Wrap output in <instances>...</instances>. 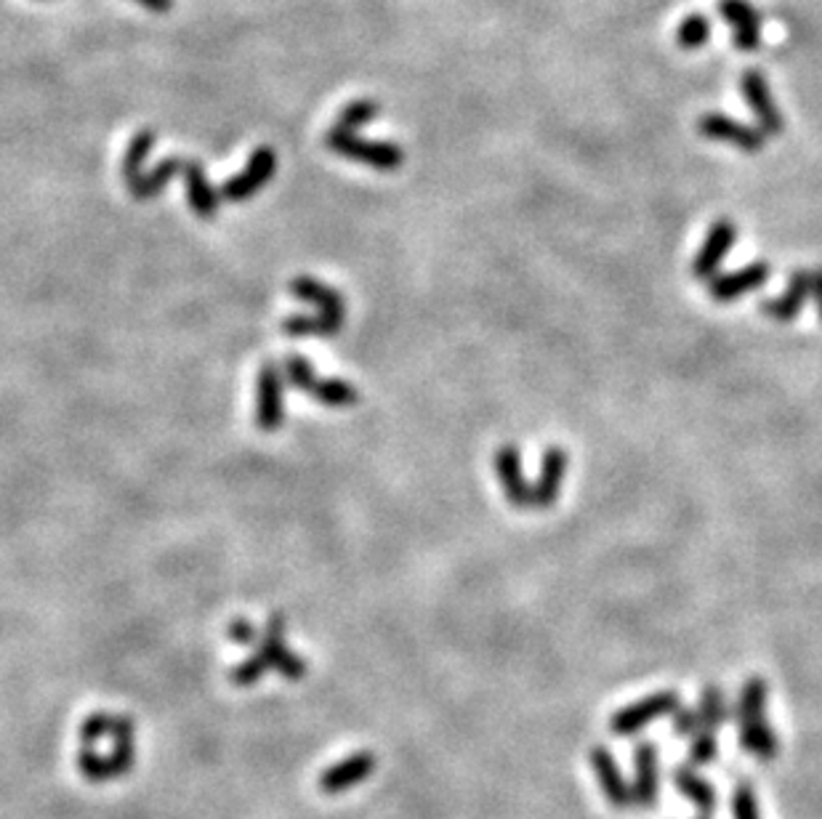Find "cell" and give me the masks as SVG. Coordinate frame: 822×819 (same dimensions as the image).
Wrapping results in <instances>:
<instances>
[{
  "label": "cell",
  "instance_id": "cell-1",
  "mask_svg": "<svg viewBox=\"0 0 822 819\" xmlns=\"http://www.w3.org/2000/svg\"><path fill=\"white\" fill-rule=\"evenodd\" d=\"M767 697H769L767 681L753 676L746 681L735 707L737 737H740L742 750H746L748 756H753L756 762H772V758H778L780 748L778 737H774L767 718Z\"/></svg>",
  "mask_w": 822,
  "mask_h": 819
},
{
  "label": "cell",
  "instance_id": "cell-2",
  "mask_svg": "<svg viewBox=\"0 0 822 819\" xmlns=\"http://www.w3.org/2000/svg\"><path fill=\"white\" fill-rule=\"evenodd\" d=\"M325 144L333 149V153L349 157V160H360L365 166L373 168H400L404 162V153L397 144H387V141H365L355 130H347L341 126H333L325 136Z\"/></svg>",
  "mask_w": 822,
  "mask_h": 819
},
{
  "label": "cell",
  "instance_id": "cell-3",
  "mask_svg": "<svg viewBox=\"0 0 822 819\" xmlns=\"http://www.w3.org/2000/svg\"><path fill=\"white\" fill-rule=\"evenodd\" d=\"M678 705H682V697H678V692L674 690L647 694V697L639 700V703H631L621 707L618 713H612L610 732L615 737H634L644 729V726L652 724V721L671 716Z\"/></svg>",
  "mask_w": 822,
  "mask_h": 819
},
{
  "label": "cell",
  "instance_id": "cell-4",
  "mask_svg": "<svg viewBox=\"0 0 822 819\" xmlns=\"http://www.w3.org/2000/svg\"><path fill=\"white\" fill-rule=\"evenodd\" d=\"M697 130L703 139L729 144V147L742 149V153H761L767 147L769 136L761 128L746 126V123L735 120V117L724 113H706L697 120Z\"/></svg>",
  "mask_w": 822,
  "mask_h": 819
},
{
  "label": "cell",
  "instance_id": "cell-5",
  "mask_svg": "<svg viewBox=\"0 0 822 819\" xmlns=\"http://www.w3.org/2000/svg\"><path fill=\"white\" fill-rule=\"evenodd\" d=\"M740 94L742 99L748 102V107L753 109L756 120H759V128L765 130L767 136H780L786 130V117L778 109V102H774L772 91H769V81L765 72L759 70H746L740 77Z\"/></svg>",
  "mask_w": 822,
  "mask_h": 819
},
{
  "label": "cell",
  "instance_id": "cell-6",
  "mask_svg": "<svg viewBox=\"0 0 822 819\" xmlns=\"http://www.w3.org/2000/svg\"><path fill=\"white\" fill-rule=\"evenodd\" d=\"M769 277H772V266L767 261H753V264L737 269V272L716 274L708 283V296L716 304H733L740 296H748V293L765 287Z\"/></svg>",
  "mask_w": 822,
  "mask_h": 819
},
{
  "label": "cell",
  "instance_id": "cell-7",
  "mask_svg": "<svg viewBox=\"0 0 822 819\" xmlns=\"http://www.w3.org/2000/svg\"><path fill=\"white\" fill-rule=\"evenodd\" d=\"M719 14L733 28L735 51L753 54L761 49V17L750 0H719Z\"/></svg>",
  "mask_w": 822,
  "mask_h": 819
},
{
  "label": "cell",
  "instance_id": "cell-8",
  "mask_svg": "<svg viewBox=\"0 0 822 819\" xmlns=\"http://www.w3.org/2000/svg\"><path fill=\"white\" fill-rule=\"evenodd\" d=\"M735 240H737V227L733 224V221L716 219L708 229L706 242H703V248L697 251L695 261H693V277L714 280L716 272H719V266L724 264V259H727L729 251H733Z\"/></svg>",
  "mask_w": 822,
  "mask_h": 819
},
{
  "label": "cell",
  "instance_id": "cell-9",
  "mask_svg": "<svg viewBox=\"0 0 822 819\" xmlns=\"http://www.w3.org/2000/svg\"><path fill=\"white\" fill-rule=\"evenodd\" d=\"M661 796V753H657L655 743H642L634 748V785H631V798L642 809L657 804Z\"/></svg>",
  "mask_w": 822,
  "mask_h": 819
},
{
  "label": "cell",
  "instance_id": "cell-10",
  "mask_svg": "<svg viewBox=\"0 0 822 819\" xmlns=\"http://www.w3.org/2000/svg\"><path fill=\"white\" fill-rule=\"evenodd\" d=\"M495 474L504 487L506 501L517 508H533V484L521 471V458L517 444H504L495 455Z\"/></svg>",
  "mask_w": 822,
  "mask_h": 819
},
{
  "label": "cell",
  "instance_id": "cell-11",
  "mask_svg": "<svg viewBox=\"0 0 822 819\" xmlns=\"http://www.w3.org/2000/svg\"><path fill=\"white\" fill-rule=\"evenodd\" d=\"M807 296H812V269H795L788 280L786 293L761 301L759 309L774 323H791L804 309Z\"/></svg>",
  "mask_w": 822,
  "mask_h": 819
},
{
  "label": "cell",
  "instance_id": "cell-12",
  "mask_svg": "<svg viewBox=\"0 0 822 819\" xmlns=\"http://www.w3.org/2000/svg\"><path fill=\"white\" fill-rule=\"evenodd\" d=\"M274 168H277V155H274L270 147H259L256 153L251 155V160H247V168L243 174L234 176L232 181H226V185L221 187V198L232 202L247 200L253 192H259V189L270 181Z\"/></svg>",
  "mask_w": 822,
  "mask_h": 819
},
{
  "label": "cell",
  "instance_id": "cell-13",
  "mask_svg": "<svg viewBox=\"0 0 822 819\" xmlns=\"http://www.w3.org/2000/svg\"><path fill=\"white\" fill-rule=\"evenodd\" d=\"M591 769L593 775H597L599 785H602L607 801H610L612 806H618V809H625V806L634 804V798H631V785L625 783L621 766H618L615 756H612L610 750L604 748V745H597V748H591Z\"/></svg>",
  "mask_w": 822,
  "mask_h": 819
},
{
  "label": "cell",
  "instance_id": "cell-14",
  "mask_svg": "<svg viewBox=\"0 0 822 819\" xmlns=\"http://www.w3.org/2000/svg\"><path fill=\"white\" fill-rule=\"evenodd\" d=\"M567 471V452L554 444L546 448L544 461H540V474L533 482V508H551L557 503L559 490H562Z\"/></svg>",
  "mask_w": 822,
  "mask_h": 819
},
{
  "label": "cell",
  "instance_id": "cell-15",
  "mask_svg": "<svg viewBox=\"0 0 822 819\" xmlns=\"http://www.w3.org/2000/svg\"><path fill=\"white\" fill-rule=\"evenodd\" d=\"M373 769H376L373 753L368 750L351 753L349 758H344L341 764H333L330 769L319 777V788L330 792V796H336V792H344L355 788V785L365 783V779L373 775Z\"/></svg>",
  "mask_w": 822,
  "mask_h": 819
},
{
  "label": "cell",
  "instance_id": "cell-16",
  "mask_svg": "<svg viewBox=\"0 0 822 819\" xmlns=\"http://www.w3.org/2000/svg\"><path fill=\"white\" fill-rule=\"evenodd\" d=\"M259 658L264 660L270 668H277L285 679H302L304 676V660L296 658L283 641V618H272L270 620V631H266L264 644H261Z\"/></svg>",
  "mask_w": 822,
  "mask_h": 819
},
{
  "label": "cell",
  "instance_id": "cell-17",
  "mask_svg": "<svg viewBox=\"0 0 822 819\" xmlns=\"http://www.w3.org/2000/svg\"><path fill=\"white\" fill-rule=\"evenodd\" d=\"M288 370H291V378L296 384H302L309 395H315L323 399V402H330V405H351L357 402V395L351 391V386L347 384H336V381H317L315 372H312L309 363L302 357H291L288 359Z\"/></svg>",
  "mask_w": 822,
  "mask_h": 819
},
{
  "label": "cell",
  "instance_id": "cell-18",
  "mask_svg": "<svg viewBox=\"0 0 822 819\" xmlns=\"http://www.w3.org/2000/svg\"><path fill=\"white\" fill-rule=\"evenodd\" d=\"M671 779H674L676 790L682 792L687 801L695 804V809L700 811L703 817H710L716 811V790L708 779H703L693 766H676L671 771Z\"/></svg>",
  "mask_w": 822,
  "mask_h": 819
},
{
  "label": "cell",
  "instance_id": "cell-19",
  "mask_svg": "<svg viewBox=\"0 0 822 819\" xmlns=\"http://www.w3.org/2000/svg\"><path fill=\"white\" fill-rule=\"evenodd\" d=\"M179 170L185 174L187 187H189V202L198 211V216L208 219V216L217 213L219 208V195L213 192L211 185L205 181V174H202V166L194 160H179Z\"/></svg>",
  "mask_w": 822,
  "mask_h": 819
},
{
  "label": "cell",
  "instance_id": "cell-20",
  "mask_svg": "<svg viewBox=\"0 0 822 819\" xmlns=\"http://www.w3.org/2000/svg\"><path fill=\"white\" fill-rule=\"evenodd\" d=\"M259 426L261 429H274L283 418V410H280V372L272 365H266L261 370L259 378Z\"/></svg>",
  "mask_w": 822,
  "mask_h": 819
},
{
  "label": "cell",
  "instance_id": "cell-21",
  "mask_svg": "<svg viewBox=\"0 0 822 819\" xmlns=\"http://www.w3.org/2000/svg\"><path fill=\"white\" fill-rule=\"evenodd\" d=\"M697 718H700V729L716 732L729 721V705L724 692L716 684H708L700 694V703H697Z\"/></svg>",
  "mask_w": 822,
  "mask_h": 819
},
{
  "label": "cell",
  "instance_id": "cell-22",
  "mask_svg": "<svg viewBox=\"0 0 822 819\" xmlns=\"http://www.w3.org/2000/svg\"><path fill=\"white\" fill-rule=\"evenodd\" d=\"M710 41V19L703 14H689L678 22L676 43L682 51H697Z\"/></svg>",
  "mask_w": 822,
  "mask_h": 819
},
{
  "label": "cell",
  "instance_id": "cell-23",
  "mask_svg": "<svg viewBox=\"0 0 822 819\" xmlns=\"http://www.w3.org/2000/svg\"><path fill=\"white\" fill-rule=\"evenodd\" d=\"M716 753H719V745H716L714 732L700 729L689 743V764L693 766H708L716 762Z\"/></svg>",
  "mask_w": 822,
  "mask_h": 819
},
{
  "label": "cell",
  "instance_id": "cell-24",
  "mask_svg": "<svg viewBox=\"0 0 822 819\" xmlns=\"http://www.w3.org/2000/svg\"><path fill=\"white\" fill-rule=\"evenodd\" d=\"M376 115H378V104L362 99V102L349 104V107L341 113V117H338L336 126H341L347 130H357V128H362L365 123L373 120Z\"/></svg>",
  "mask_w": 822,
  "mask_h": 819
},
{
  "label": "cell",
  "instance_id": "cell-25",
  "mask_svg": "<svg viewBox=\"0 0 822 819\" xmlns=\"http://www.w3.org/2000/svg\"><path fill=\"white\" fill-rule=\"evenodd\" d=\"M733 815H735V819H759V804H756V792L748 783L737 785V788H735Z\"/></svg>",
  "mask_w": 822,
  "mask_h": 819
},
{
  "label": "cell",
  "instance_id": "cell-26",
  "mask_svg": "<svg viewBox=\"0 0 822 819\" xmlns=\"http://www.w3.org/2000/svg\"><path fill=\"white\" fill-rule=\"evenodd\" d=\"M671 726H674L676 737H695L700 732V718H697L695 707H684L678 705L674 713H671Z\"/></svg>",
  "mask_w": 822,
  "mask_h": 819
},
{
  "label": "cell",
  "instance_id": "cell-27",
  "mask_svg": "<svg viewBox=\"0 0 822 819\" xmlns=\"http://www.w3.org/2000/svg\"><path fill=\"white\" fill-rule=\"evenodd\" d=\"M812 298L818 304V314L822 319V266L812 269Z\"/></svg>",
  "mask_w": 822,
  "mask_h": 819
},
{
  "label": "cell",
  "instance_id": "cell-28",
  "mask_svg": "<svg viewBox=\"0 0 822 819\" xmlns=\"http://www.w3.org/2000/svg\"><path fill=\"white\" fill-rule=\"evenodd\" d=\"M136 3H141V6H145V9L158 11V14H162V11L171 9L173 0H136Z\"/></svg>",
  "mask_w": 822,
  "mask_h": 819
}]
</instances>
